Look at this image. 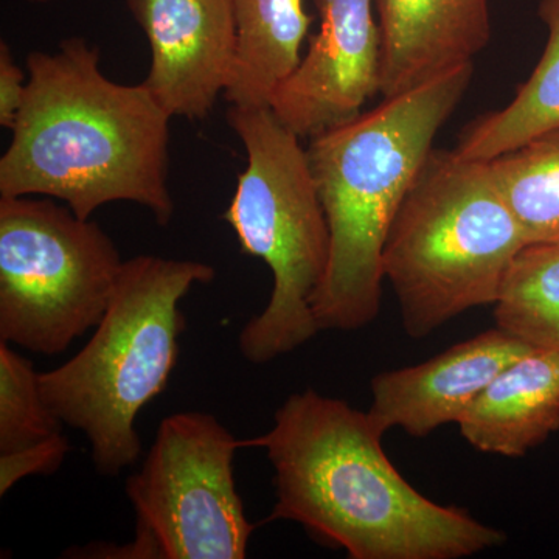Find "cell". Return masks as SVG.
I'll return each instance as SVG.
<instances>
[{
	"label": "cell",
	"mask_w": 559,
	"mask_h": 559,
	"mask_svg": "<svg viewBox=\"0 0 559 559\" xmlns=\"http://www.w3.org/2000/svg\"><path fill=\"white\" fill-rule=\"evenodd\" d=\"M369 414L314 390L294 393L271 432L242 441L275 471L270 520L294 521L352 559H460L506 535L412 487L382 450Z\"/></svg>",
	"instance_id": "1"
},
{
	"label": "cell",
	"mask_w": 559,
	"mask_h": 559,
	"mask_svg": "<svg viewBox=\"0 0 559 559\" xmlns=\"http://www.w3.org/2000/svg\"><path fill=\"white\" fill-rule=\"evenodd\" d=\"M27 94L0 159V197L57 198L81 219L110 204L143 205L160 226L175 213L168 189L171 117L145 86L103 75L83 38L27 57Z\"/></svg>",
	"instance_id": "2"
},
{
	"label": "cell",
	"mask_w": 559,
	"mask_h": 559,
	"mask_svg": "<svg viewBox=\"0 0 559 559\" xmlns=\"http://www.w3.org/2000/svg\"><path fill=\"white\" fill-rule=\"evenodd\" d=\"M473 72V64L463 66L382 98L310 139L308 157L331 235L329 270L311 300L319 331L360 330L380 314L390 226Z\"/></svg>",
	"instance_id": "3"
},
{
	"label": "cell",
	"mask_w": 559,
	"mask_h": 559,
	"mask_svg": "<svg viewBox=\"0 0 559 559\" xmlns=\"http://www.w3.org/2000/svg\"><path fill=\"white\" fill-rule=\"evenodd\" d=\"M215 278L210 264L139 255L124 261L94 336L58 369L39 373L44 401L87 437L92 462L117 476L142 452L140 411L167 388L186 318L180 300Z\"/></svg>",
	"instance_id": "4"
},
{
	"label": "cell",
	"mask_w": 559,
	"mask_h": 559,
	"mask_svg": "<svg viewBox=\"0 0 559 559\" xmlns=\"http://www.w3.org/2000/svg\"><path fill=\"white\" fill-rule=\"evenodd\" d=\"M525 246L489 162L430 151L382 250L404 331L421 340L463 312L495 307Z\"/></svg>",
	"instance_id": "5"
},
{
	"label": "cell",
	"mask_w": 559,
	"mask_h": 559,
	"mask_svg": "<svg viewBox=\"0 0 559 559\" xmlns=\"http://www.w3.org/2000/svg\"><path fill=\"white\" fill-rule=\"evenodd\" d=\"M227 120L248 167L224 219L242 252L263 260L274 275L266 308L242 326L238 342L242 358L266 364L319 333L311 300L329 270V219L300 135L271 106L231 105Z\"/></svg>",
	"instance_id": "6"
},
{
	"label": "cell",
	"mask_w": 559,
	"mask_h": 559,
	"mask_svg": "<svg viewBox=\"0 0 559 559\" xmlns=\"http://www.w3.org/2000/svg\"><path fill=\"white\" fill-rule=\"evenodd\" d=\"M123 263L109 235L68 205L0 198V341L60 355L98 325Z\"/></svg>",
	"instance_id": "7"
},
{
	"label": "cell",
	"mask_w": 559,
	"mask_h": 559,
	"mask_svg": "<svg viewBox=\"0 0 559 559\" xmlns=\"http://www.w3.org/2000/svg\"><path fill=\"white\" fill-rule=\"evenodd\" d=\"M242 440L210 414L182 412L157 429L142 469L127 481L138 516L128 546H90L94 558L242 559L255 525L234 476Z\"/></svg>",
	"instance_id": "8"
},
{
	"label": "cell",
	"mask_w": 559,
	"mask_h": 559,
	"mask_svg": "<svg viewBox=\"0 0 559 559\" xmlns=\"http://www.w3.org/2000/svg\"><path fill=\"white\" fill-rule=\"evenodd\" d=\"M320 27L271 108L301 139L362 112L380 94V31L373 0H314Z\"/></svg>",
	"instance_id": "9"
},
{
	"label": "cell",
	"mask_w": 559,
	"mask_h": 559,
	"mask_svg": "<svg viewBox=\"0 0 559 559\" xmlns=\"http://www.w3.org/2000/svg\"><path fill=\"white\" fill-rule=\"evenodd\" d=\"M145 32L151 68L143 86L170 117H209L237 66L231 0H128Z\"/></svg>",
	"instance_id": "10"
},
{
	"label": "cell",
	"mask_w": 559,
	"mask_h": 559,
	"mask_svg": "<svg viewBox=\"0 0 559 559\" xmlns=\"http://www.w3.org/2000/svg\"><path fill=\"white\" fill-rule=\"evenodd\" d=\"M530 348L496 326L418 366L384 371L371 381L367 414L382 433L400 428L412 437L429 436L459 423L489 382Z\"/></svg>",
	"instance_id": "11"
},
{
	"label": "cell",
	"mask_w": 559,
	"mask_h": 559,
	"mask_svg": "<svg viewBox=\"0 0 559 559\" xmlns=\"http://www.w3.org/2000/svg\"><path fill=\"white\" fill-rule=\"evenodd\" d=\"M380 94L395 97L473 64L491 39L489 0H373Z\"/></svg>",
	"instance_id": "12"
},
{
	"label": "cell",
	"mask_w": 559,
	"mask_h": 559,
	"mask_svg": "<svg viewBox=\"0 0 559 559\" xmlns=\"http://www.w3.org/2000/svg\"><path fill=\"white\" fill-rule=\"evenodd\" d=\"M471 447L522 457L559 430V353L532 347L500 371L459 419Z\"/></svg>",
	"instance_id": "13"
},
{
	"label": "cell",
	"mask_w": 559,
	"mask_h": 559,
	"mask_svg": "<svg viewBox=\"0 0 559 559\" xmlns=\"http://www.w3.org/2000/svg\"><path fill=\"white\" fill-rule=\"evenodd\" d=\"M238 31L237 66L224 92L230 105L271 106L296 72L311 27L304 0H231Z\"/></svg>",
	"instance_id": "14"
},
{
	"label": "cell",
	"mask_w": 559,
	"mask_h": 559,
	"mask_svg": "<svg viewBox=\"0 0 559 559\" xmlns=\"http://www.w3.org/2000/svg\"><path fill=\"white\" fill-rule=\"evenodd\" d=\"M549 39L532 75L506 108L485 114L460 134L457 150L473 160H492L559 128V0H540Z\"/></svg>",
	"instance_id": "15"
},
{
	"label": "cell",
	"mask_w": 559,
	"mask_h": 559,
	"mask_svg": "<svg viewBox=\"0 0 559 559\" xmlns=\"http://www.w3.org/2000/svg\"><path fill=\"white\" fill-rule=\"evenodd\" d=\"M496 326L525 344L559 353V240L521 250L495 305Z\"/></svg>",
	"instance_id": "16"
},
{
	"label": "cell",
	"mask_w": 559,
	"mask_h": 559,
	"mask_svg": "<svg viewBox=\"0 0 559 559\" xmlns=\"http://www.w3.org/2000/svg\"><path fill=\"white\" fill-rule=\"evenodd\" d=\"M488 162L528 245L559 240V128Z\"/></svg>",
	"instance_id": "17"
},
{
	"label": "cell",
	"mask_w": 559,
	"mask_h": 559,
	"mask_svg": "<svg viewBox=\"0 0 559 559\" xmlns=\"http://www.w3.org/2000/svg\"><path fill=\"white\" fill-rule=\"evenodd\" d=\"M62 425L44 401L39 373L31 360L0 341V454L60 436Z\"/></svg>",
	"instance_id": "18"
},
{
	"label": "cell",
	"mask_w": 559,
	"mask_h": 559,
	"mask_svg": "<svg viewBox=\"0 0 559 559\" xmlns=\"http://www.w3.org/2000/svg\"><path fill=\"white\" fill-rule=\"evenodd\" d=\"M69 451V441L60 433L35 447L10 452V454H0V496H5L13 485L25 477L35 476V474L49 476L57 473L68 457Z\"/></svg>",
	"instance_id": "19"
},
{
	"label": "cell",
	"mask_w": 559,
	"mask_h": 559,
	"mask_svg": "<svg viewBox=\"0 0 559 559\" xmlns=\"http://www.w3.org/2000/svg\"><path fill=\"white\" fill-rule=\"evenodd\" d=\"M28 76L14 61L5 40L0 43V127L13 130L27 94Z\"/></svg>",
	"instance_id": "20"
},
{
	"label": "cell",
	"mask_w": 559,
	"mask_h": 559,
	"mask_svg": "<svg viewBox=\"0 0 559 559\" xmlns=\"http://www.w3.org/2000/svg\"><path fill=\"white\" fill-rule=\"evenodd\" d=\"M24 2H28V3H49L50 0H24Z\"/></svg>",
	"instance_id": "21"
}]
</instances>
